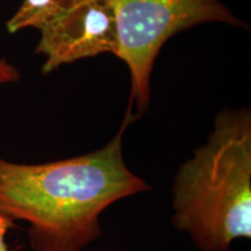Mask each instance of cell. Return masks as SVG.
Masks as SVG:
<instances>
[{
    "instance_id": "4",
    "label": "cell",
    "mask_w": 251,
    "mask_h": 251,
    "mask_svg": "<svg viewBox=\"0 0 251 251\" xmlns=\"http://www.w3.org/2000/svg\"><path fill=\"white\" fill-rule=\"evenodd\" d=\"M9 33L36 29L42 74L102 54L117 55L115 0H24L7 21Z\"/></svg>"
},
{
    "instance_id": "6",
    "label": "cell",
    "mask_w": 251,
    "mask_h": 251,
    "mask_svg": "<svg viewBox=\"0 0 251 251\" xmlns=\"http://www.w3.org/2000/svg\"><path fill=\"white\" fill-rule=\"evenodd\" d=\"M14 220H12L4 212L0 211V251H9L6 242V235L9 229L14 227Z\"/></svg>"
},
{
    "instance_id": "2",
    "label": "cell",
    "mask_w": 251,
    "mask_h": 251,
    "mask_svg": "<svg viewBox=\"0 0 251 251\" xmlns=\"http://www.w3.org/2000/svg\"><path fill=\"white\" fill-rule=\"evenodd\" d=\"M172 224L200 251H229L251 237V112H218L213 130L179 166Z\"/></svg>"
},
{
    "instance_id": "1",
    "label": "cell",
    "mask_w": 251,
    "mask_h": 251,
    "mask_svg": "<svg viewBox=\"0 0 251 251\" xmlns=\"http://www.w3.org/2000/svg\"><path fill=\"white\" fill-rule=\"evenodd\" d=\"M102 148L84 155L23 164L0 158V211L29 225L34 251H83L101 235L100 216L119 200L150 186L126 164L125 130Z\"/></svg>"
},
{
    "instance_id": "5",
    "label": "cell",
    "mask_w": 251,
    "mask_h": 251,
    "mask_svg": "<svg viewBox=\"0 0 251 251\" xmlns=\"http://www.w3.org/2000/svg\"><path fill=\"white\" fill-rule=\"evenodd\" d=\"M21 78L19 69L4 57H0V87L18 83Z\"/></svg>"
},
{
    "instance_id": "3",
    "label": "cell",
    "mask_w": 251,
    "mask_h": 251,
    "mask_svg": "<svg viewBox=\"0 0 251 251\" xmlns=\"http://www.w3.org/2000/svg\"><path fill=\"white\" fill-rule=\"evenodd\" d=\"M203 24L246 28L221 0H115V56L129 71L127 113L133 121L149 107L153 67L165 43L180 31Z\"/></svg>"
}]
</instances>
